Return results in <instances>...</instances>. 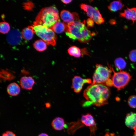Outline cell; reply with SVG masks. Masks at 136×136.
Returning <instances> with one entry per match:
<instances>
[{"mask_svg": "<svg viewBox=\"0 0 136 136\" xmlns=\"http://www.w3.org/2000/svg\"><path fill=\"white\" fill-rule=\"evenodd\" d=\"M60 17L63 22L66 24L78 21L79 19L78 15L77 13H71L69 11L65 10H63L61 11Z\"/></svg>", "mask_w": 136, "mask_h": 136, "instance_id": "8fae6325", "label": "cell"}, {"mask_svg": "<svg viewBox=\"0 0 136 136\" xmlns=\"http://www.w3.org/2000/svg\"><path fill=\"white\" fill-rule=\"evenodd\" d=\"M115 65L116 68L121 71L125 68L126 66V63L121 57H118L114 61Z\"/></svg>", "mask_w": 136, "mask_h": 136, "instance_id": "7402d4cb", "label": "cell"}, {"mask_svg": "<svg viewBox=\"0 0 136 136\" xmlns=\"http://www.w3.org/2000/svg\"><path fill=\"white\" fill-rule=\"evenodd\" d=\"M38 136H49V135L46 133H43L40 134Z\"/></svg>", "mask_w": 136, "mask_h": 136, "instance_id": "1f68e13d", "label": "cell"}, {"mask_svg": "<svg viewBox=\"0 0 136 136\" xmlns=\"http://www.w3.org/2000/svg\"><path fill=\"white\" fill-rule=\"evenodd\" d=\"M7 90L8 94L12 96H17L19 93L20 89L19 86L16 83H11L7 87Z\"/></svg>", "mask_w": 136, "mask_h": 136, "instance_id": "2e32d148", "label": "cell"}, {"mask_svg": "<svg viewBox=\"0 0 136 136\" xmlns=\"http://www.w3.org/2000/svg\"><path fill=\"white\" fill-rule=\"evenodd\" d=\"M10 30V27L9 24L6 22H1L0 24V32L5 34L7 33Z\"/></svg>", "mask_w": 136, "mask_h": 136, "instance_id": "603a6c76", "label": "cell"}, {"mask_svg": "<svg viewBox=\"0 0 136 136\" xmlns=\"http://www.w3.org/2000/svg\"><path fill=\"white\" fill-rule=\"evenodd\" d=\"M65 32L70 38L84 43L89 42L95 34L86 26L85 20L83 22L76 21L66 24Z\"/></svg>", "mask_w": 136, "mask_h": 136, "instance_id": "7a4b0ae2", "label": "cell"}, {"mask_svg": "<svg viewBox=\"0 0 136 136\" xmlns=\"http://www.w3.org/2000/svg\"><path fill=\"white\" fill-rule=\"evenodd\" d=\"M94 21L93 20L90 18L88 19L86 21V23L88 27H92L94 25Z\"/></svg>", "mask_w": 136, "mask_h": 136, "instance_id": "484cf974", "label": "cell"}, {"mask_svg": "<svg viewBox=\"0 0 136 136\" xmlns=\"http://www.w3.org/2000/svg\"><path fill=\"white\" fill-rule=\"evenodd\" d=\"M124 6L121 1H115L111 3L108 8L111 11L114 12L121 10Z\"/></svg>", "mask_w": 136, "mask_h": 136, "instance_id": "e0dca14e", "label": "cell"}, {"mask_svg": "<svg viewBox=\"0 0 136 136\" xmlns=\"http://www.w3.org/2000/svg\"><path fill=\"white\" fill-rule=\"evenodd\" d=\"M110 95V88L102 84L92 83L84 90L83 93L86 100L97 107L108 104Z\"/></svg>", "mask_w": 136, "mask_h": 136, "instance_id": "6da1fadb", "label": "cell"}, {"mask_svg": "<svg viewBox=\"0 0 136 136\" xmlns=\"http://www.w3.org/2000/svg\"><path fill=\"white\" fill-rule=\"evenodd\" d=\"M46 107L47 108H49L51 107V105L49 103H46L45 104Z\"/></svg>", "mask_w": 136, "mask_h": 136, "instance_id": "4dcf8cb0", "label": "cell"}, {"mask_svg": "<svg viewBox=\"0 0 136 136\" xmlns=\"http://www.w3.org/2000/svg\"><path fill=\"white\" fill-rule=\"evenodd\" d=\"M130 60L133 62H136V49H134L130 51L129 55Z\"/></svg>", "mask_w": 136, "mask_h": 136, "instance_id": "d4e9b609", "label": "cell"}, {"mask_svg": "<svg viewBox=\"0 0 136 136\" xmlns=\"http://www.w3.org/2000/svg\"><path fill=\"white\" fill-rule=\"evenodd\" d=\"M108 67L113 73L112 77L113 86L118 91L123 89L129 83L131 79V76L126 71L115 72L113 68L107 63Z\"/></svg>", "mask_w": 136, "mask_h": 136, "instance_id": "5b68a950", "label": "cell"}, {"mask_svg": "<svg viewBox=\"0 0 136 136\" xmlns=\"http://www.w3.org/2000/svg\"><path fill=\"white\" fill-rule=\"evenodd\" d=\"M2 136H16L13 132L10 131H7L3 133Z\"/></svg>", "mask_w": 136, "mask_h": 136, "instance_id": "4316f807", "label": "cell"}, {"mask_svg": "<svg viewBox=\"0 0 136 136\" xmlns=\"http://www.w3.org/2000/svg\"><path fill=\"white\" fill-rule=\"evenodd\" d=\"M33 46L36 50L40 52L45 50L47 48L46 43L41 40L36 41L34 43Z\"/></svg>", "mask_w": 136, "mask_h": 136, "instance_id": "44dd1931", "label": "cell"}, {"mask_svg": "<svg viewBox=\"0 0 136 136\" xmlns=\"http://www.w3.org/2000/svg\"><path fill=\"white\" fill-rule=\"evenodd\" d=\"M35 83L34 79L30 76H23L20 79V85L21 88L24 89H31Z\"/></svg>", "mask_w": 136, "mask_h": 136, "instance_id": "4fadbf2b", "label": "cell"}, {"mask_svg": "<svg viewBox=\"0 0 136 136\" xmlns=\"http://www.w3.org/2000/svg\"><path fill=\"white\" fill-rule=\"evenodd\" d=\"M21 33L18 29L12 30L8 33L6 37L8 43L12 45H16L19 44L22 39Z\"/></svg>", "mask_w": 136, "mask_h": 136, "instance_id": "9c48e42d", "label": "cell"}, {"mask_svg": "<svg viewBox=\"0 0 136 136\" xmlns=\"http://www.w3.org/2000/svg\"><path fill=\"white\" fill-rule=\"evenodd\" d=\"M61 1L64 3L67 4L71 2L72 0H61Z\"/></svg>", "mask_w": 136, "mask_h": 136, "instance_id": "f546056e", "label": "cell"}, {"mask_svg": "<svg viewBox=\"0 0 136 136\" xmlns=\"http://www.w3.org/2000/svg\"><path fill=\"white\" fill-rule=\"evenodd\" d=\"M33 33L32 29L28 26L22 30L21 33L22 37L26 40H30L33 37Z\"/></svg>", "mask_w": 136, "mask_h": 136, "instance_id": "ffe728a7", "label": "cell"}, {"mask_svg": "<svg viewBox=\"0 0 136 136\" xmlns=\"http://www.w3.org/2000/svg\"><path fill=\"white\" fill-rule=\"evenodd\" d=\"M81 121L82 124L89 127L91 133H94L97 129L96 124L93 116L89 113H87L82 116Z\"/></svg>", "mask_w": 136, "mask_h": 136, "instance_id": "30bf717a", "label": "cell"}, {"mask_svg": "<svg viewBox=\"0 0 136 136\" xmlns=\"http://www.w3.org/2000/svg\"><path fill=\"white\" fill-rule=\"evenodd\" d=\"M29 27L46 44L53 46L55 45L57 36L52 29L40 25L33 24Z\"/></svg>", "mask_w": 136, "mask_h": 136, "instance_id": "277c9868", "label": "cell"}, {"mask_svg": "<svg viewBox=\"0 0 136 136\" xmlns=\"http://www.w3.org/2000/svg\"><path fill=\"white\" fill-rule=\"evenodd\" d=\"M66 24L58 21L56 22L51 28L54 32L57 33H60L65 31Z\"/></svg>", "mask_w": 136, "mask_h": 136, "instance_id": "ac0fdd59", "label": "cell"}, {"mask_svg": "<svg viewBox=\"0 0 136 136\" xmlns=\"http://www.w3.org/2000/svg\"><path fill=\"white\" fill-rule=\"evenodd\" d=\"M59 21L58 10L55 7L51 6L41 10L33 24L41 25L51 29L53 25Z\"/></svg>", "mask_w": 136, "mask_h": 136, "instance_id": "3957f363", "label": "cell"}, {"mask_svg": "<svg viewBox=\"0 0 136 136\" xmlns=\"http://www.w3.org/2000/svg\"><path fill=\"white\" fill-rule=\"evenodd\" d=\"M91 81L90 79H83L79 76H76L72 79L71 87L75 92L78 93L81 91L84 84L90 83Z\"/></svg>", "mask_w": 136, "mask_h": 136, "instance_id": "ba28073f", "label": "cell"}, {"mask_svg": "<svg viewBox=\"0 0 136 136\" xmlns=\"http://www.w3.org/2000/svg\"><path fill=\"white\" fill-rule=\"evenodd\" d=\"M125 123L129 128L133 129L136 126V113L131 112L126 116Z\"/></svg>", "mask_w": 136, "mask_h": 136, "instance_id": "5bb4252c", "label": "cell"}, {"mask_svg": "<svg viewBox=\"0 0 136 136\" xmlns=\"http://www.w3.org/2000/svg\"><path fill=\"white\" fill-rule=\"evenodd\" d=\"M92 104L89 101L86 100V101L84 102L82 104V106L83 107H88Z\"/></svg>", "mask_w": 136, "mask_h": 136, "instance_id": "f1b7e54d", "label": "cell"}, {"mask_svg": "<svg viewBox=\"0 0 136 136\" xmlns=\"http://www.w3.org/2000/svg\"><path fill=\"white\" fill-rule=\"evenodd\" d=\"M69 54L76 57H79L83 55L81 49L76 46H72L67 50Z\"/></svg>", "mask_w": 136, "mask_h": 136, "instance_id": "d6986e66", "label": "cell"}, {"mask_svg": "<svg viewBox=\"0 0 136 136\" xmlns=\"http://www.w3.org/2000/svg\"><path fill=\"white\" fill-rule=\"evenodd\" d=\"M105 85L108 87H111L113 86L112 81L111 78L109 79L106 82Z\"/></svg>", "mask_w": 136, "mask_h": 136, "instance_id": "83f0119b", "label": "cell"}, {"mask_svg": "<svg viewBox=\"0 0 136 136\" xmlns=\"http://www.w3.org/2000/svg\"><path fill=\"white\" fill-rule=\"evenodd\" d=\"M53 129L57 131H60L64 129L65 127L64 120L62 118L57 117L53 119L51 123Z\"/></svg>", "mask_w": 136, "mask_h": 136, "instance_id": "9a60e30c", "label": "cell"}, {"mask_svg": "<svg viewBox=\"0 0 136 136\" xmlns=\"http://www.w3.org/2000/svg\"><path fill=\"white\" fill-rule=\"evenodd\" d=\"M128 104L131 108H136V95H133L130 96L127 101Z\"/></svg>", "mask_w": 136, "mask_h": 136, "instance_id": "cb8c5ba5", "label": "cell"}, {"mask_svg": "<svg viewBox=\"0 0 136 136\" xmlns=\"http://www.w3.org/2000/svg\"><path fill=\"white\" fill-rule=\"evenodd\" d=\"M133 136H136V132H134Z\"/></svg>", "mask_w": 136, "mask_h": 136, "instance_id": "d6a6232c", "label": "cell"}, {"mask_svg": "<svg viewBox=\"0 0 136 136\" xmlns=\"http://www.w3.org/2000/svg\"><path fill=\"white\" fill-rule=\"evenodd\" d=\"M112 71L109 68L101 64H96L92 77V83L105 84L106 81L110 78Z\"/></svg>", "mask_w": 136, "mask_h": 136, "instance_id": "8992f818", "label": "cell"}, {"mask_svg": "<svg viewBox=\"0 0 136 136\" xmlns=\"http://www.w3.org/2000/svg\"><path fill=\"white\" fill-rule=\"evenodd\" d=\"M119 16L131 21L133 24L136 21V7L129 8L127 7L123 12L120 13Z\"/></svg>", "mask_w": 136, "mask_h": 136, "instance_id": "7c38bea8", "label": "cell"}, {"mask_svg": "<svg viewBox=\"0 0 136 136\" xmlns=\"http://www.w3.org/2000/svg\"><path fill=\"white\" fill-rule=\"evenodd\" d=\"M135 132H136V126L133 129Z\"/></svg>", "mask_w": 136, "mask_h": 136, "instance_id": "836d02e7", "label": "cell"}, {"mask_svg": "<svg viewBox=\"0 0 136 136\" xmlns=\"http://www.w3.org/2000/svg\"><path fill=\"white\" fill-rule=\"evenodd\" d=\"M80 7L87 16L92 18L97 24H100L104 22V19L97 8L85 4H81Z\"/></svg>", "mask_w": 136, "mask_h": 136, "instance_id": "52a82bcc", "label": "cell"}]
</instances>
